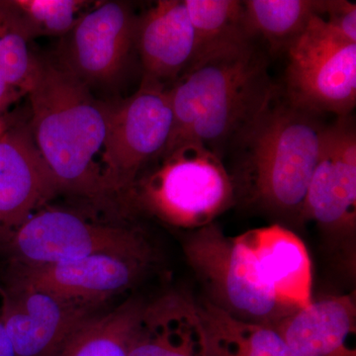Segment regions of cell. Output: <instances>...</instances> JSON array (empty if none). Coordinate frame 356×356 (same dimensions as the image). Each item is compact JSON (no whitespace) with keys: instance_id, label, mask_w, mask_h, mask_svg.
I'll use <instances>...</instances> for the list:
<instances>
[{"instance_id":"1","label":"cell","mask_w":356,"mask_h":356,"mask_svg":"<svg viewBox=\"0 0 356 356\" xmlns=\"http://www.w3.org/2000/svg\"><path fill=\"white\" fill-rule=\"evenodd\" d=\"M327 127L323 115L295 106L276 86L226 154L236 203L287 228L304 226L307 191Z\"/></svg>"},{"instance_id":"2","label":"cell","mask_w":356,"mask_h":356,"mask_svg":"<svg viewBox=\"0 0 356 356\" xmlns=\"http://www.w3.org/2000/svg\"><path fill=\"white\" fill-rule=\"evenodd\" d=\"M276 84L257 40L199 58L168 88L172 136L163 152L197 143L224 161L232 143L268 102Z\"/></svg>"},{"instance_id":"3","label":"cell","mask_w":356,"mask_h":356,"mask_svg":"<svg viewBox=\"0 0 356 356\" xmlns=\"http://www.w3.org/2000/svg\"><path fill=\"white\" fill-rule=\"evenodd\" d=\"M27 97L33 137L60 191L89 200L108 197L104 156L109 102L96 99L55 60H41Z\"/></svg>"},{"instance_id":"4","label":"cell","mask_w":356,"mask_h":356,"mask_svg":"<svg viewBox=\"0 0 356 356\" xmlns=\"http://www.w3.org/2000/svg\"><path fill=\"white\" fill-rule=\"evenodd\" d=\"M175 228L195 229L236 203L224 161L197 143H184L159 154L140 173L124 199Z\"/></svg>"},{"instance_id":"5","label":"cell","mask_w":356,"mask_h":356,"mask_svg":"<svg viewBox=\"0 0 356 356\" xmlns=\"http://www.w3.org/2000/svg\"><path fill=\"white\" fill-rule=\"evenodd\" d=\"M184 252L209 295L208 301L232 317L274 327L295 311L266 286L238 236L225 235L215 222L192 231Z\"/></svg>"},{"instance_id":"6","label":"cell","mask_w":356,"mask_h":356,"mask_svg":"<svg viewBox=\"0 0 356 356\" xmlns=\"http://www.w3.org/2000/svg\"><path fill=\"white\" fill-rule=\"evenodd\" d=\"M7 262L44 266L98 254L156 259L151 241L140 228L88 221L70 211L43 208L6 242Z\"/></svg>"},{"instance_id":"7","label":"cell","mask_w":356,"mask_h":356,"mask_svg":"<svg viewBox=\"0 0 356 356\" xmlns=\"http://www.w3.org/2000/svg\"><path fill=\"white\" fill-rule=\"evenodd\" d=\"M288 102L318 115L353 114L356 105V43L315 16L286 51Z\"/></svg>"},{"instance_id":"8","label":"cell","mask_w":356,"mask_h":356,"mask_svg":"<svg viewBox=\"0 0 356 356\" xmlns=\"http://www.w3.org/2000/svg\"><path fill=\"white\" fill-rule=\"evenodd\" d=\"M304 222L313 221L348 273H355L356 124L353 114L327 124L307 191Z\"/></svg>"},{"instance_id":"9","label":"cell","mask_w":356,"mask_h":356,"mask_svg":"<svg viewBox=\"0 0 356 356\" xmlns=\"http://www.w3.org/2000/svg\"><path fill=\"white\" fill-rule=\"evenodd\" d=\"M172 127L168 88L151 77L143 76L128 98L109 102L104 165L110 195L125 199L147 163L165 149Z\"/></svg>"},{"instance_id":"10","label":"cell","mask_w":356,"mask_h":356,"mask_svg":"<svg viewBox=\"0 0 356 356\" xmlns=\"http://www.w3.org/2000/svg\"><path fill=\"white\" fill-rule=\"evenodd\" d=\"M138 19L127 2H97L60 38L55 62L89 88L111 86L136 51Z\"/></svg>"},{"instance_id":"11","label":"cell","mask_w":356,"mask_h":356,"mask_svg":"<svg viewBox=\"0 0 356 356\" xmlns=\"http://www.w3.org/2000/svg\"><path fill=\"white\" fill-rule=\"evenodd\" d=\"M0 321L15 356H56L102 305L20 285H0Z\"/></svg>"},{"instance_id":"12","label":"cell","mask_w":356,"mask_h":356,"mask_svg":"<svg viewBox=\"0 0 356 356\" xmlns=\"http://www.w3.org/2000/svg\"><path fill=\"white\" fill-rule=\"evenodd\" d=\"M154 261L143 257L98 254L44 266L7 262L3 283L102 305L110 297L137 284L153 266Z\"/></svg>"},{"instance_id":"13","label":"cell","mask_w":356,"mask_h":356,"mask_svg":"<svg viewBox=\"0 0 356 356\" xmlns=\"http://www.w3.org/2000/svg\"><path fill=\"white\" fill-rule=\"evenodd\" d=\"M60 193L33 137L29 117L13 120L0 135V243Z\"/></svg>"},{"instance_id":"14","label":"cell","mask_w":356,"mask_h":356,"mask_svg":"<svg viewBox=\"0 0 356 356\" xmlns=\"http://www.w3.org/2000/svg\"><path fill=\"white\" fill-rule=\"evenodd\" d=\"M144 76L177 81L198 58L195 30L184 0H159L139 16L136 34Z\"/></svg>"},{"instance_id":"15","label":"cell","mask_w":356,"mask_h":356,"mask_svg":"<svg viewBox=\"0 0 356 356\" xmlns=\"http://www.w3.org/2000/svg\"><path fill=\"white\" fill-rule=\"evenodd\" d=\"M252 252L262 280L281 303L297 310L313 301V266L305 243L274 222L238 236Z\"/></svg>"},{"instance_id":"16","label":"cell","mask_w":356,"mask_h":356,"mask_svg":"<svg viewBox=\"0 0 356 356\" xmlns=\"http://www.w3.org/2000/svg\"><path fill=\"white\" fill-rule=\"evenodd\" d=\"M129 356H210L197 303L173 292L146 304Z\"/></svg>"},{"instance_id":"17","label":"cell","mask_w":356,"mask_h":356,"mask_svg":"<svg viewBox=\"0 0 356 356\" xmlns=\"http://www.w3.org/2000/svg\"><path fill=\"white\" fill-rule=\"evenodd\" d=\"M298 356H356V305L351 294L312 301L274 325Z\"/></svg>"},{"instance_id":"18","label":"cell","mask_w":356,"mask_h":356,"mask_svg":"<svg viewBox=\"0 0 356 356\" xmlns=\"http://www.w3.org/2000/svg\"><path fill=\"white\" fill-rule=\"evenodd\" d=\"M33 40L13 0H0V118L36 81L41 60L32 51Z\"/></svg>"},{"instance_id":"19","label":"cell","mask_w":356,"mask_h":356,"mask_svg":"<svg viewBox=\"0 0 356 356\" xmlns=\"http://www.w3.org/2000/svg\"><path fill=\"white\" fill-rule=\"evenodd\" d=\"M197 307L210 356H298L273 325L232 317L207 299Z\"/></svg>"},{"instance_id":"20","label":"cell","mask_w":356,"mask_h":356,"mask_svg":"<svg viewBox=\"0 0 356 356\" xmlns=\"http://www.w3.org/2000/svg\"><path fill=\"white\" fill-rule=\"evenodd\" d=\"M146 303L130 299L89 320L56 356H129Z\"/></svg>"},{"instance_id":"21","label":"cell","mask_w":356,"mask_h":356,"mask_svg":"<svg viewBox=\"0 0 356 356\" xmlns=\"http://www.w3.org/2000/svg\"><path fill=\"white\" fill-rule=\"evenodd\" d=\"M245 20L252 38L266 42L271 54L286 51L315 16L322 17L325 0H245Z\"/></svg>"},{"instance_id":"22","label":"cell","mask_w":356,"mask_h":356,"mask_svg":"<svg viewBox=\"0 0 356 356\" xmlns=\"http://www.w3.org/2000/svg\"><path fill=\"white\" fill-rule=\"evenodd\" d=\"M198 43L199 58L255 40L248 29L241 0H184Z\"/></svg>"},{"instance_id":"23","label":"cell","mask_w":356,"mask_h":356,"mask_svg":"<svg viewBox=\"0 0 356 356\" xmlns=\"http://www.w3.org/2000/svg\"><path fill=\"white\" fill-rule=\"evenodd\" d=\"M32 38L62 37L74 29L95 4L84 0H13ZM96 3V2H95Z\"/></svg>"},{"instance_id":"24","label":"cell","mask_w":356,"mask_h":356,"mask_svg":"<svg viewBox=\"0 0 356 356\" xmlns=\"http://www.w3.org/2000/svg\"><path fill=\"white\" fill-rule=\"evenodd\" d=\"M323 19L337 34L356 43V4L348 0H325Z\"/></svg>"},{"instance_id":"25","label":"cell","mask_w":356,"mask_h":356,"mask_svg":"<svg viewBox=\"0 0 356 356\" xmlns=\"http://www.w3.org/2000/svg\"><path fill=\"white\" fill-rule=\"evenodd\" d=\"M0 356H15L1 321H0Z\"/></svg>"},{"instance_id":"26","label":"cell","mask_w":356,"mask_h":356,"mask_svg":"<svg viewBox=\"0 0 356 356\" xmlns=\"http://www.w3.org/2000/svg\"><path fill=\"white\" fill-rule=\"evenodd\" d=\"M13 113L8 112V113L4 115V116H2L1 118H0V135H1L2 132L6 130L7 126H8L9 123L13 120Z\"/></svg>"}]
</instances>
